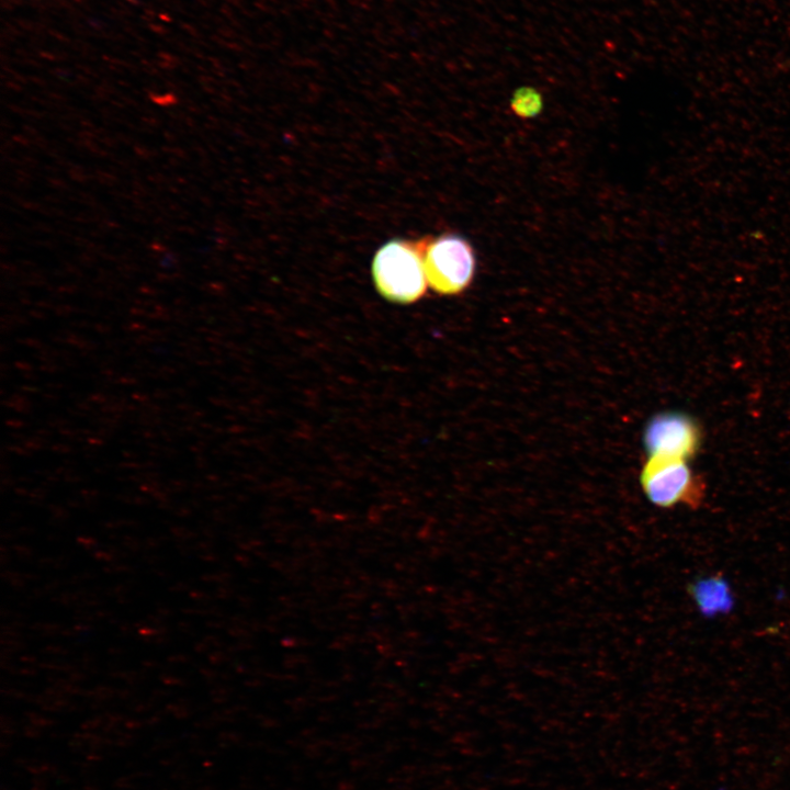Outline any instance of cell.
I'll return each instance as SVG.
<instances>
[{"mask_svg":"<svg viewBox=\"0 0 790 790\" xmlns=\"http://www.w3.org/2000/svg\"><path fill=\"white\" fill-rule=\"evenodd\" d=\"M424 266L427 282L437 293L453 295L465 290L475 271L471 245L456 235L425 238Z\"/></svg>","mask_w":790,"mask_h":790,"instance_id":"cell-2","label":"cell"},{"mask_svg":"<svg viewBox=\"0 0 790 790\" xmlns=\"http://www.w3.org/2000/svg\"><path fill=\"white\" fill-rule=\"evenodd\" d=\"M648 456L689 460L700 447L698 425L682 413H663L650 420L644 431Z\"/></svg>","mask_w":790,"mask_h":790,"instance_id":"cell-4","label":"cell"},{"mask_svg":"<svg viewBox=\"0 0 790 790\" xmlns=\"http://www.w3.org/2000/svg\"><path fill=\"white\" fill-rule=\"evenodd\" d=\"M425 239L416 242L394 239L383 245L372 262V276L380 294L386 300L409 304L426 292L424 266Z\"/></svg>","mask_w":790,"mask_h":790,"instance_id":"cell-1","label":"cell"},{"mask_svg":"<svg viewBox=\"0 0 790 790\" xmlns=\"http://www.w3.org/2000/svg\"><path fill=\"white\" fill-rule=\"evenodd\" d=\"M540 105L539 94L530 88H523L517 91L514 99V106L517 111L530 112L535 111Z\"/></svg>","mask_w":790,"mask_h":790,"instance_id":"cell-5","label":"cell"},{"mask_svg":"<svg viewBox=\"0 0 790 790\" xmlns=\"http://www.w3.org/2000/svg\"><path fill=\"white\" fill-rule=\"evenodd\" d=\"M647 499L661 508L684 504L696 508L702 500V484L693 475L687 460L648 456L640 476Z\"/></svg>","mask_w":790,"mask_h":790,"instance_id":"cell-3","label":"cell"}]
</instances>
